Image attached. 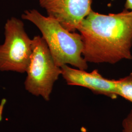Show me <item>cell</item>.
I'll return each instance as SVG.
<instances>
[{"mask_svg":"<svg viewBox=\"0 0 132 132\" xmlns=\"http://www.w3.org/2000/svg\"><path fill=\"white\" fill-rule=\"evenodd\" d=\"M77 30L83 43L82 56L93 63L115 64L132 59V11L102 14L93 10Z\"/></svg>","mask_w":132,"mask_h":132,"instance_id":"1","label":"cell"},{"mask_svg":"<svg viewBox=\"0 0 132 132\" xmlns=\"http://www.w3.org/2000/svg\"><path fill=\"white\" fill-rule=\"evenodd\" d=\"M22 18L33 23L41 31L57 66L70 65L79 70L88 69L82 56L83 43L80 34L67 30L56 19L45 16L35 9L25 10Z\"/></svg>","mask_w":132,"mask_h":132,"instance_id":"2","label":"cell"},{"mask_svg":"<svg viewBox=\"0 0 132 132\" xmlns=\"http://www.w3.org/2000/svg\"><path fill=\"white\" fill-rule=\"evenodd\" d=\"M26 73V90L34 96L50 101L62 70L55 64L45 40L39 35L32 39V53Z\"/></svg>","mask_w":132,"mask_h":132,"instance_id":"3","label":"cell"},{"mask_svg":"<svg viewBox=\"0 0 132 132\" xmlns=\"http://www.w3.org/2000/svg\"><path fill=\"white\" fill-rule=\"evenodd\" d=\"M5 40L0 45V71L26 72L32 53V39L24 23L12 17L5 25Z\"/></svg>","mask_w":132,"mask_h":132,"instance_id":"4","label":"cell"},{"mask_svg":"<svg viewBox=\"0 0 132 132\" xmlns=\"http://www.w3.org/2000/svg\"><path fill=\"white\" fill-rule=\"evenodd\" d=\"M47 16L57 20L67 30L75 32L92 10V0H38Z\"/></svg>","mask_w":132,"mask_h":132,"instance_id":"5","label":"cell"},{"mask_svg":"<svg viewBox=\"0 0 132 132\" xmlns=\"http://www.w3.org/2000/svg\"><path fill=\"white\" fill-rule=\"evenodd\" d=\"M60 68L61 76L68 85L83 87L94 94L103 95L112 99L118 96L116 80L105 78L97 70L88 72L72 68L68 65Z\"/></svg>","mask_w":132,"mask_h":132,"instance_id":"6","label":"cell"},{"mask_svg":"<svg viewBox=\"0 0 132 132\" xmlns=\"http://www.w3.org/2000/svg\"><path fill=\"white\" fill-rule=\"evenodd\" d=\"M118 96L132 103V72L128 76L116 80Z\"/></svg>","mask_w":132,"mask_h":132,"instance_id":"7","label":"cell"},{"mask_svg":"<svg viewBox=\"0 0 132 132\" xmlns=\"http://www.w3.org/2000/svg\"><path fill=\"white\" fill-rule=\"evenodd\" d=\"M121 132H132V107L127 116L122 122Z\"/></svg>","mask_w":132,"mask_h":132,"instance_id":"8","label":"cell"},{"mask_svg":"<svg viewBox=\"0 0 132 132\" xmlns=\"http://www.w3.org/2000/svg\"><path fill=\"white\" fill-rule=\"evenodd\" d=\"M124 7L125 9L132 11V0H125Z\"/></svg>","mask_w":132,"mask_h":132,"instance_id":"9","label":"cell"},{"mask_svg":"<svg viewBox=\"0 0 132 132\" xmlns=\"http://www.w3.org/2000/svg\"><path fill=\"white\" fill-rule=\"evenodd\" d=\"M5 101H4L3 103V104H2V105H0V112H2V111H3V106H4L5 105Z\"/></svg>","mask_w":132,"mask_h":132,"instance_id":"10","label":"cell"}]
</instances>
